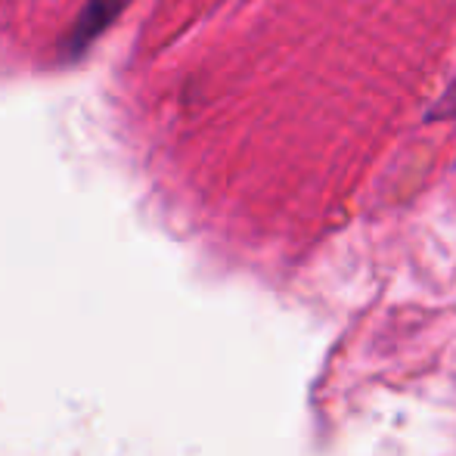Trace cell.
<instances>
[{
	"mask_svg": "<svg viewBox=\"0 0 456 456\" xmlns=\"http://www.w3.org/2000/svg\"><path fill=\"white\" fill-rule=\"evenodd\" d=\"M428 118H456V81L441 94V100L428 109Z\"/></svg>",
	"mask_w": 456,
	"mask_h": 456,
	"instance_id": "1",
	"label": "cell"
}]
</instances>
